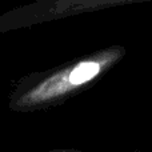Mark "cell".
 I'll use <instances>...</instances> for the list:
<instances>
[{
	"mask_svg": "<svg viewBox=\"0 0 152 152\" xmlns=\"http://www.w3.org/2000/svg\"><path fill=\"white\" fill-rule=\"evenodd\" d=\"M100 64L97 61H83V63L77 64L68 76V83L71 86H81L88 81H91L94 77L99 75Z\"/></svg>",
	"mask_w": 152,
	"mask_h": 152,
	"instance_id": "obj_1",
	"label": "cell"
}]
</instances>
